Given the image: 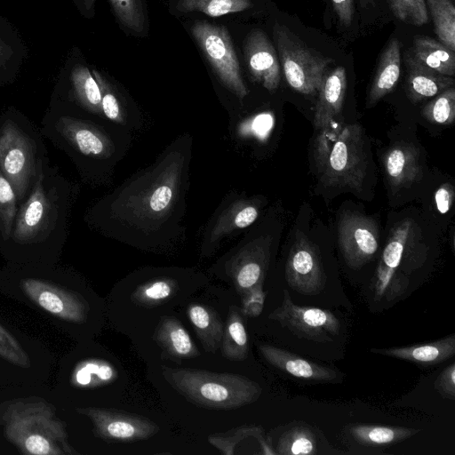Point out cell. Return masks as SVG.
<instances>
[{
	"label": "cell",
	"mask_w": 455,
	"mask_h": 455,
	"mask_svg": "<svg viewBox=\"0 0 455 455\" xmlns=\"http://www.w3.org/2000/svg\"><path fill=\"white\" fill-rule=\"evenodd\" d=\"M76 187L50 164H40L33 186L19 204L0 254L10 262L57 264L64 248Z\"/></svg>",
	"instance_id": "cell-1"
},
{
	"label": "cell",
	"mask_w": 455,
	"mask_h": 455,
	"mask_svg": "<svg viewBox=\"0 0 455 455\" xmlns=\"http://www.w3.org/2000/svg\"><path fill=\"white\" fill-rule=\"evenodd\" d=\"M0 291L47 315L78 337L92 320V306L78 276L57 264L7 261L0 271Z\"/></svg>",
	"instance_id": "cell-2"
},
{
	"label": "cell",
	"mask_w": 455,
	"mask_h": 455,
	"mask_svg": "<svg viewBox=\"0 0 455 455\" xmlns=\"http://www.w3.org/2000/svg\"><path fill=\"white\" fill-rule=\"evenodd\" d=\"M41 133L76 164L89 180L99 179L114 154V143L95 116L60 101L53 103L41 121Z\"/></svg>",
	"instance_id": "cell-3"
},
{
	"label": "cell",
	"mask_w": 455,
	"mask_h": 455,
	"mask_svg": "<svg viewBox=\"0 0 455 455\" xmlns=\"http://www.w3.org/2000/svg\"><path fill=\"white\" fill-rule=\"evenodd\" d=\"M0 426L5 438L20 452L33 455H75L66 423L54 406L39 396L0 403Z\"/></svg>",
	"instance_id": "cell-4"
},
{
	"label": "cell",
	"mask_w": 455,
	"mask_h": 455,
	"mask_svg": "<svg viewBox=\"0 0 455 455\" xmlns=\"http://www.w3.org/2000/svg\"><path fill=\"white\" fill-rule=\"evenodd\" d=\"M41 132L15 108L0 115V169L20 204L28 195L41 163L48 156Z\"/></svg>",
	"instance_id": "cell-5"
},
{
	"label": "cell",
	"mask_w": 455,
	"mask_h": 455,
	"mask_svg": "<svg viewBox=\"0 0 455 455\" xmlns=\"http://www.w3.org/2000/svg\"><path fill=\"white\" fill-rule=\"evenodd\" d=\"M162 373L188 402L206 409H237L256 402L262 393L259 383L239 374L167 366H162Z\"/></svg>",
	"instance_id": "cell-6"
},
{
	"label": "cell",
	"mask_w": 455,
	"mask_h": 455,
	"mask_svg": "<svg viewBox=\"0 0 455 455\" xmlns=\"http://www.w3.org/2000/svg\"><path fill=\"white\" fill-rule=\"evenodd\" d=\"M273 34L289 85L300 93L315 95L332 60L308 47L278 22L274 25Z\"/></svg>",
	"instance_id": "cell-7"
},
{
	"label": "cell",
	"mask_w": 455,
	"mask_h": 455,
	"mask_svg": "<svg viewBox=\"0 0 455 455\" xmlns=\"http://www.w3.org/2000/svg\"><path fill=\"white\" fill-rule=\"evenodd\" d=\"M367 158L363 129L358 124L341 128L319 171L327 187L361 191L366 176Z\"/></svg>",
	"instance_id": "cell-8"
},
{
	"label": "cell",
	"mask_w": 455,
	"mask_h": 455,
	"mask_svg": "<svg viewBox=\"0 0 455 455\" xmlns=\"http://www.w3.org/2000/svg\"><path fill=\"white\" fill-rule=\"evenodd\" d=\"M191 32L222 84L240 98L247 94L232 39L226 27L197 20Z\"/></svg>",
	"instance_id": "cell-9"
},
{
	"label": "cell",
	"mask_w": 455,
	"mask_h": 455,
	"mask_svg": "<svg viewBox=\"0 0 455 455\" xmlns=\"http://www.w3.org/2000/svg\"><path fill=\"white\" fill-rule=\"evenodd\" d=\"M268 318L299 338L320 343L332 341L340 330V323L332 312L297 305L286 290L280 306L269 314Z\"/></svg>",
	"instance_id": "cell-10"
},
{
	"label": "cell",
	"mask_w": 455,
	"mask_h": 455,
	"mask_svg": "<svg viewBox=\"0 0 455 455\" xmlns=\"http://www.w3.org/2000/svg\"><path fill=\"white\" fill-rule=\"evenodd\" d=\"M76 411L93 425L95 435L107 442L134 443L154 436L158 425L143 416L116 409L79 407Z\"/></svg>",
	"instance_id": "cell-11"
},
{
	"label": "cell",
	"mask_w": 455,
	"mask_h": 455,
	"mask_svg": "<svg viewBox=\"0 0 455 455\" xmlns=\"http://www.w3.org/2000/svg\"><path fill=\"white\" fill-rule=\"evenodd\" d=\"M411 232L412 222L409 220L400 221L392 228L372 281L375 300H394L407 290L409 281L398 273V267Z\"/></svg>",
	"instance_id": "cell-12"
},
{
	"label": "cell",
	"mask_w": 455,
	"mask_h": 455,
	"mask_svg": "<svg viewBox=\"0 0 455 455\" xmlns=\"http://www.w3.org/2000/svg\"><path fill=\"white\" fill-rule=\"evenodd\" d=\"M339 244L347 265L357 269L371 261L379 248V230L373 219L346 212L339 221Z\"/></svg>",
	"instance_id": "cell-13"
},
{
	"label": "cell",
	"mask_w": 455,
	"mask_h": 455,
	"mask_svg": "<svg viewBox=\"0 0 455 455\" xmlns=\"http://www.w3.org/2000/svg\"><path fill=\"white\" fill-rule=\"evenodd\" d=\"M285 279L291 289L304 295H317L325 286L326 277L319 251L302 235H297L290 250Z\"/></svg>",
	"instance_id": "cell-14"
},
{
	"label": "cell",
	"mask_w": 455,
	"mask_h": 455,
	"mask_svg": "<svg viewBox=\"0 0 455 455\" xmlns=\"http://www.w3.org/2000/svg\"><path fill=\"white\" fill-rule=\"evenodd\" d=\"M269 258L268 244L253 242L225 260L219 269V275L230 282L241 296L254 286L264 283Z\"/></svg>",
	"instance_id": "cell-15"
},
{
	"label": "cell",
	"mask_w": 455,
	"mask_h": 455,
	"mask_svg": "<svg viewBox=\"0 0 455 455\" xmlns=\"http://www.w3.org/2000/svg\"><path fill=\"white\" fill-rule=\"evenodd\" d=\"M243 53L253 79L269 92L277 89L281 79L280 62L267 35L259 29L251 31L244 40Z\"/></svg>",
	"instance_id": "cell-16"
},
{
	"label": "cell",
	"mask_w": 455,
	"mask_h": 455,
	"mask_svg": "<svg viewBox=\"0 0 455 455\" xmlns=\"http://www.w3.org/2000/svg\"><path fill=\"white\" fill-rule=\"evenodd\" d=\"M259 350L262 357L272 366L294 378L317 382H333L339 373L331 367L318 364L271 345H260Z\"/></svg>",
	"instance_id": "cell-17"
},
{
	"label": "cell",
	"mask_w": 455,
	"mask_h": 455,
	"mask_svg": "<svg viewBox=\"0 0 455 455\" xmlns=\"http://www.w3.org/2000/svg\"><path fill=\"white\" fill-rule=\"evenodd\" d=\"M347 88L344 67L326 72L317 91L314 124L317 129L329 125L340 114Z\"/></svg>",
	"instance_id": "cell-18"
},
{
	"label": "cell",
	"mask_w": 455,
	"mask_h": 455,
	"mask_svg": "<svg viewBox=\"0 0 455 455\" xmlns=\"http://www.w3.org/2000/svg\"><path fill=\"white\" fill-rule=\"evenodd\" d=\"M371 352L423 365L443 363L455 355V334L406 347L371 348Z\"/></svg>",
	"instance_id": "cell-19"
},
{
	"label": "cell",
	"mask_w": 455,
	"mask_h": 455,
	"mask_svg": "<svg viewBox=\"0 0 455 455\" xmlns=\"http://www.w3.org/2000/svg\"><path fill=\"white\" fill-rule=\"evenodd\" d=\"M383 164L387 180L393 187L406 186L422 178L419 151L411 144L399 143L390 148Z\"/></svg>",
	"instance_id": "cell-20"
},
{
	"label": "cell",
	"mask_w": 455,
	"mask_h": 455,
	"mask_svg": "<svg viewBox=\"0 0 455 455\" xmlns=\"http://www.w3.org/2000/svg\"><path fill=\"white\" fill-rule=\"evenodd\" d=\"M408 79L406 92L413 103L432 98L452 87L453 76L439 74L417 61L409 52L406 54Z\"/></svg>",
	"instance_id": "cell-21"
},
{
	"label": "cell",
	"mask_w": 455,
	"mask_h": 455,
	"mask_svg": "<svg viewBox=\"0 0 455 455\" xmlns=\"http://www.w3.org/2000/svg\"><path fill=\"white\" fill-rule=\"evenodd\" d=\"M400 72V43L396 38H392L380 55L379 65L367 96V108H371L380 99L394 90L398 82Z\"/></svg>",
	"instance_id": "cell-22"
},
{
	"label": "cell",
	"mask_w": 455,
	"mask_h": 455,
	"mask_svg": "<svg viewBox=\"0 0 455 455\" xmlns=\"http://www.w3.org/2000/svg\"><path fill=\"white\" fill-rule=\"evenodd\" d=\"M154 339L173 359H191L200 355L186 328L172 316L161 318L156 328Z\"/></svg>",
	"instance_id": "cell-23"
},
{
	"label": "cell",
	"mask_w": 455,
	"mask_h": 455,
	"mask_svg": "<svg viewBox=\"0 0 455 455\" xmlns=\"http://www.w3.org/2000/svg\"><path fill=\"white\" fill-rule=\"evenodd\" d=\"M187 316L204 350L216 353L224 332V324L219 315L209 306L192 303L187 307Z\"/></svg>",
	"instance_id": "cell-24"
},
{
	"label": "cell",
	"mask_w": 455,
	"mask_h": 455,
	"mask_svg": "<svg viewBox=\"0 0 455 455\" xmlns=\"http://www.w3.org/2000/svg\"><path fill=\"white\" fill-rule=\"evenodd\" d=\"M419 429L401 426L356 424L349 427L353 440L363 446L383 448L401 443L419 433Z\"/></svg>",
	"instance_id": "cell-25"
},
{
	"label": "cell",
	"mask_w": 455,
	"mask_h": 455,
	"mask_svg": "<svg viewBox=\"0 0 455 455\" xmlns=\"http://www.w3.org/2000/svg\"><path fill=\"white\" fill-rule=\"evenodd\" d=\"M423 66L442 75L455 74V53L444 44L427 36H417L409 52Z\"/></svg>",
	"instance_id": "cell-26"
},
{
	"label": "cell",
	"mask_w": 455,
	"mask_h": 455,
	"mask_svg": "<svg viewBox=\"0 0 455 455\" xmlns=\"http://www.w3.org/2000/svg\"><path fill=\"white\" fill-rule=\"evenodd\" d=\"M117 371L109 362L100 358L77 361L69 373V383L77 388H95L116 380Z\"/></svg>",
	"instance_id": "cell-27"
},
{
	"label": "cell",
	"mask_w": 455,
	"mask_h": 455,
	"mask_svg": "<svg viewBox=\"0 0 455 455\" xmlns=\"http://www.w3.org/2000/svg\"><path fill=\"white\" fill-rule=\"evenodd\" d=\"M243 316L240 307H229L220 348L230 361H243L248 356V335Z\"/></svg>",
	"instance_id": "cell-28"
},
{
	"label": "cell",
	"mask_w": 455,
	"mask_h": 455,
	"mask_svg": "<svg viewBox=\"0 0 455 455\" xmlns=\"http://www.w3.org/2000/svg\"><path fill=\"white\" fill-rule=\"evenodd\" d=\"M72 105L95 117H102L99 84L86 68L76 69L72 76Z\"/></svg>",
	"instance_id": "cell-29"
},
{
	"label": "cell",
	"mask_w": 455,
	"mask_h": 455,
	"mask_svg": "<svg viewBox=\"0 0 455 455\" xmlns=\"http://www.w3.org/2000/svg\"><path fill=\"white\" fill-rule=\"evenodd\" d=\"M249 437L259 440L263 454H276L264 437L263 428L259 426L245 425L232 428L224 433H216L208 436V442L224 455H232L237 444Z\"/></svg>",
	"instance_id": "cell-30"
},
{
	"label": "cell",
	"mask_w": 455,
	"mask_h": 455,
	"mask_svg": "<svg viewBox=\"0 0 455 455\" xmlns=\"http://www.w3.org/2000/svg\"><path fill=\"white\" fill-rule=\"evenodd\" d=\"M279 455H314L317 451L316 438L306 425H298L282 434L276 446Z\"/></svg>",
	"instance_id": "cell-31"
},
{
	"label": "cell",
	"mask_w": 455,
	"mask_h": 455,
	"mask_svg": "<svg viewBox=\"0 0 455 455\" xmlns=\"http://www.w3.org/2000/svg\"><path fill=\"white\" fill-rule=\"evenodd\" d=\"M439 42L455 51V7L451 0H427Z\"/></svg>",
	"instance_id": "cell-32"
},
{
	"label": "cell",
	"mask_w": 455,
	"mask_h": 455,
	"mask_svg": "<svg viewBox=\"0 0 455 455\" xmlns=\"http://www.w3.org/2000/svg\"><path fill=\"white\" fill-rule=\"evenodd\" d=\"M178 290L175 280L167 277L152 279L140 285L132 295V299L140 306H158L172 299Z\"/></svg>",
	"instance_id": "cell-33"
},
{
	"label": "cell",
	"mask_w": 455,
	"mask_h": 455,
	"mask_svg": "<svg viewBox=\"0 0 455 455\" xmlns=\"http://www.w3.org/2000/svg\"><path fill=\"white\" fill-rule=\"evenodd\" d=\"M251 6V0H179L176 4V8L180 12L197 11L212 17L239 12Z\"/></svg>",
	"instance_id": "cell-34"
},
{
	"label": "cell",
	"mask_w": 455,
	"mask_h": 455,
	"mask_svg": "<svg viewBox=\"0 0 455 455\" xmlns=\"http://www.w3.org/2000/svg\"><path fill=\"white\" fill-rule=\"evenodd\" d=\"M18 207L15 191L0 169V248L10 237Z\"/></svg>",
	"instance_id": "cell-35"
},
{
	"label": "cell",
	"mask_w": 455,
	"mask_h": 455,
	"mask_svg": "<svg viewBox=\"0 0 455 455\" xmlns=\"http://www.w3.org/2000/svg\"><path fill=\"white\" fill-rule=\"evenodd\" d=\"M424 116L437 124H451L455 118V89L447 88L429 101L422 110Z\"/></svg>",
	"instance_id": "cell-36"
},
{
	"label": "cell",
	"mask_w": 455,
	"mask_h": 455,
	"mask_svg": "<svg viewBox=\"0 0 455 455\" xmlns=\"http://www.w3.org/2000/svg\"><path fill=\"white\" fill-rule=\"evenodd\" d=\"M390 9L401 21L422 26L428 21L426 0H389Z\"/></svg>",
	"instance_id": "cell-37"
},
{
	"label": "cell",
	"mask_w": 455,
	"mask_h": 455,
	"mask_svg": "<svg viewBox=\"0 0 455 455\" xmlns=\"http://www.w3.org/2000/svg\"><path fill=\"white\" fill-rule=\"evenodd\" d=\"M109 2L124 26L136 32L143 30L145 15L141 0H109Z\"/></svg>",
	"instance_id": "cell-38"
},
{
	"label": "cell",
	"mask_w": 455,
	"mask_h": 455,
	"mask_svg": "<svg viewBox=\"0 0 455 455\" xmlns=\"http://www.w3.org/2000/svg\"><path fill=\"white\" fill-rule=\"evenodd\" d=\"M0 357L7 362L22 367H30V359L19 341L0 324Z\"/></svg>",
	"instance_id": "cell-39"
},
{
	"label": "cell",
	"mask_w": 455,
	"mask_h": 455,
	"mask_svg": "<svg viewBox=\"0 0 455 455\" xmlns=\"http://www.w3.org/2000/svg\"><path fill=\"white\" fill-rule=\"evenodd\" d=\"M93 73L100 90V104L103 116L111 121L123 124L124 116L122 107L115 92L110 84L99 73L96 71Z\"/></svg>",
	"instance_id": "cell-40"
},
{
	"label": "cell",
	"mask_w": 455,
	"mask_h": 455,
	"mask_svg": "<svg viewBox=\"0 0 455 455\" xmlns=\"http://www.w3.org/2000/svg\"><path fill=\"white\" fill-rule=\"evenodd\" d=\"M241 298L242 307L240 310L243 316L256 317L261 314L266 299L263 284L254 286L242 294Z\"/></svg>",
	"instance_id": "cell-41"
},
{
	"label": "cell",
	"mask_w": 455,
	"mask_h": 455,
	"mask_svg": "<svg viewBox=\"0 0 455 455\" xmlns=\"http://www.w3.org/2000/svg\"><path fill=\"white\" fill-rule=\"evenodd\" d=\"M434 386L443 397L455 399V363L450 364L439 374Z\"/></svg>",
	"instance_id": "cell-42"
},
{
	"label": "cell",
	"mask_w": 455,
	"mask_h": 455,
	"mask_svg": "<svg viewBox=\"0 0 455 455\" xmlns=\"http://www.w3.org/2000/svg\"><path fill=\"white\" fill-rule=\"evenodd\" d=\"M455 197L454 188L450 183H444L435 193V203L442 214L448 212Z\"/></svg>",
	"instance_id": "cell-43"
},
{
	"label": "cell",
	"mask_w": 455,
	"mask_h": 455,
	"mask_svg": "<svg viewBox=\"0 0 455 455\" xmlns=\"http://www.w3.org/2000/svg\"><path fill=\"white\" fill-rule=\"evenodd\" d=\"M331 2L341 25L349 27L355 13L353 0H331Z\"/></svg>",
	"instance_id": "cell-44"
},
{
	"label": "cell",
	"mask_w": 455,
	"mask_h": 455,
	"mask_svg": "<svg viewBox=\"0 0 455 455\" xmlns=\"http://www.w3.org/2000/svg\"><path fill=\"white\" fill-rule=\"evenodd\" d=\"M258 214V209L254 205L243 204L235 213L234 226L237 228H244L256 220Z\"/></svg>",
	"instance_id": "cell-45"
}]
</instances>
